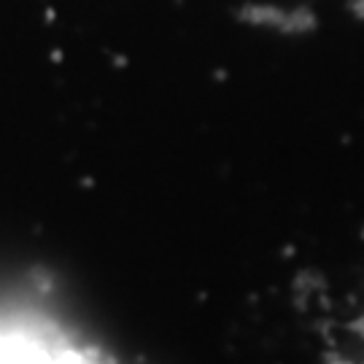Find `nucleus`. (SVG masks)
I'll return each mask as SVG.
<instances>
[{
    "mask_svg": "<svg viewBox=\"0 0 364 364\" xmlns=\"http://www.w3.org/2000/svg\"><path fill=\"white\" fill-rule=\"evenodd\" d=\"M0 364H117L46 308L0 305Z\"/></svg>",
    "mask_w": 364,
    "mask_h": 364,
    "instance_id": "f257e3e1",
    "label": "nucleus"
},
{
    "mask_svg": "<svg viewBox=\"0 0 364 364\" xmlns=\"http://www.w3.org/2000/svg\"><path fill=\"white\" fill-rule=\"evenodd\" d=\"M326 359L329 364H364V305L335 329Z\"/></svg>",
    "mask_w": 364,
    "mask_h": 364,
    "instance_id": "f03ea898",
    "label": "nucleus"
}]
</instances>
